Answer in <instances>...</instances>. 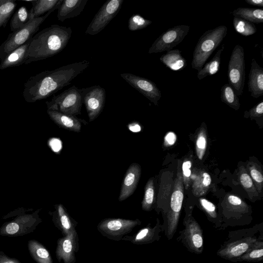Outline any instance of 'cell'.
<instances>
[{
    "mask_svg": "<svg viewBox=\"0 0 263 263\" xmlns=\"http://www.w3.org/2000/svg\"><path fill=\"white\" fill-rule=\"evenodd\" d=\"M87 60L74 62L30 77L24 84L23 96L28 103L45 99L71 83L89 65Z\"/></svg>",
    "mask_w": 263,
    "mask_h": 263,
    "instance_id": "6da1fadb",
    "label": "cell"
},
{
    "mask_svg": "<svg viewBox=\"0 0 263 263\" xmlns=\"http://www.w3.org/2000/svg\"><path fill=\"white\" fill-rule=\"evenodd\" d=\"M70 27L52 25L36 33L31 39L25 64L52 57L62 51L71 36Z\"/></svg>",
    "mask_w": 263,
    "mask_h": 263,
    "instance_id": "7a4b0ae2",
    "label": "cell"
},
{
    "mask_svg": "<svg viewBox=\"0 0 263 263\" xmlns=\"http://www.w3.org/2000/svg\"><path fill=\"white\" fill-rule=\"evenodd\" d=\"M261 236H263L262 223L251 228L230 231L216 254L224 259L236 262Z\"/></svg>",
    "mask_w": 263,
    "mask_h": 263,
    "instance_id": "3957f363",
    "label": "cell"
},
{
    "mask_svg": "<svg viewBox=\"0 0 263 263\" xmlns=\"http://www.w3.org/2000/svg\"><path fill=\"white\" fill-rule=\"evenodd\" d=\"M228 28L220 25L205 31L199 39L195 47L191 66L198 71L226 36Z\"/></svg>",
    "mask_w": 263,
    "mask_h": 263,
    "instance_id": "277c9868",
    "label": "cell"
},
{
    "mask_svg": "<svg viewBox=\"0 0 263 263\" xmlns=\"http://www.w3.org/2000/svg\"><path fill=\"white\" fill-rule=\"evenodd\" d=\"M251 209L239 197L230 194L221 203V230L228 227L248 224L251 222Z\"/></svg>",
    "mask_w": 263,
    "mask_h": 263,
    "instance_id": "5b68a950",
    "label": "cell"
},
{
    "mask_svg": "<svg viewBox=\"0 0 263 263\" xmlns=\"http://www.w3.org/2000/svg\"><path fill=\"white\" fill-rule=\"evenodd\" d=\"M52 9L45 15L31 19L24 27L10 33L7 39L0 46V60L1 61L11 51L29 41L37 32L40 25L61 4Z\"/></svg>",
    "mask_w": 263,
    "mask_h": 263,
    "instance_id": "8992f818",
    "label": "cell"
},
{
    "mask_svg": "<svg viewBox=\"0 0 263 263\" xmlns=\"http://www.w3.org/2000/svg\"><path fill=\"white\" fill-rule=\"evenodd\" d=\"M184 198V184L182 173L178 172L174 181L170 206L166 218L162 224L164 234L168 240L173 238L176 233Z\"/></svg>",
    "mask_w": 263,
    "mask_h": 263,
    "instance_id": "52a82bcc",
    "label": "cell"
},
{
    "mask_svg": "<svg viewBox=\"0 0 263 263\" xmlns=\"http://www.w3.org/2000/svg\"><path fill=\"white\" fill-rule=\"evenodd\" d=\"M47 110H55L76 116L81 114L83 104L81 89L73 85L46 101Z\"/></svg>",
    "mask_w": 263,
    "mask_h": 263,
    "instance_id": "ba28073f",
    "label": "cell"
},
{
    "mask_svg": "<svg viewBox=\"0 0 263 263\" xmlns=\"http://www.w3.org/2000/svg\"><path fill=\"white\" fill-rule=\"evenodd\" d=\"M184 228L179 232L177 238L187 250L193 253L200 254L203 251V231L198 222L187 213L183 221Z\"/></svg>",
    "mask_w": 263,
    "mask_h": 263,
    "instance_id": "9c48e42d",
    "label": "cell"
},
{
    "mask_svg": "<svg viewBox=\"0 0 263 263\" xmlns=\"http://www.w3.org/2000/svg\"><path fill=\"white\" fill-rule=\"evenodd\" d=\"M228 84L237 96L243 92L245 81V61L244 49L238 44L233 48L228 66Z\"/></svg>",
    "mask_w": 263,
    "mask_h": 263,
    "instance_id": "30bf717a",
    "label": "cell"
},
{
    "mask_svg": "<svg viewBox=\"0 0 263 263\" xmlns=\"http://www.w3.org/2000/svg\"><path fill=\"white\" fill-rule=\"evenodd\" d=\"M141 224L139 219L107 218L102 220L97 225L98 231L108 239L120 241L130 233L134 228Z\"/></svg>",
    "mask_w": 263,
    "mask_h": 263,
    "instance_id": "8fae6325",
    "label": "cell"
},
{
    "mask_svg": "<svg viewBox=\"0 0 263 263\" xmlns=\"http://www.w3.org/2000/svg\"><path fill=\"white\" fill-rule=\"evenodd\" d=\"M42 221L38 211L30 214H21L1 226L0 235L16 237L28 234L34 231Z\"/></svg>",
    "mask_w": 263,
    "mask_h": 263,
    "instance_id": "7c38bea8",
    "label": "cell"
},
{
    "mask_svg": "<svg viewBox=\"0 0 263 263\" xmlns=\"http://www.w3.org/2000/svg\"><path fill=\"white\" fill-rule=\"evenodd\" d=\"M190 29L188 25H179L167 29L154 42L149 48L148 53H157L172 50L183 40Z\"/></svg>",
    "mask_w": 263,
    "mask_h": 263,
    "instance_id": "4fadbf2b",
    "label": "cell"
},
{
    "mask_svg": "<svg viewBox=\"0 0 263 263\" xmlns=\"http://www.w3.org/2000/svg\"><path fill=\"white\" fill-rule=\"evenodd\" d=\"M123 0H108L103 4L85 31L86 34L96 35L101 31L120 10Z\"/></svg>",
    "mask_w": 263,
    "mask_h": 263,
    "instance_id": "5bb4252c",
    "label": "cell"
},
{
    "mask_svg": "<svg viewBox=\"0 0 263 263\" xmlns=\"http://www.w3.org/2000/svg\"><path fill=\"white\" fill-rule=\"evenodd\" d=\"M89 122L95 120L102 111L106 99V91L100 85L81 89Z\"/></svg>",
    "mask_w": 263,
    "mask_h": 263,
    "instance_id": "9a60e30c",
    "label": "cell"
},
{
    "mask_svg": "<svg viewBox=\"0 0 263 263\" xmlns=\"http://www.w3.org/2000/svg\"><path fill=\"white\" fill-rule=\"evenodd\" d=\"M121 77L155 105L161 98V92L154 82L143 77L130 73H123Z\"/></svg>",
    "mask_w": 263,
    "mask_h": 263,
    "instance_id": "2e32d148",
    "label": "cell"
},
{
    "mask_svg": "<svg viewBox=\"0 0 263 263\" xmlns=\"http://www.w3.org/2000/svg\"><path fill=\"white\" fill-rule=\"evenodd\" d=\"M79 249V237L75 230L68 235L58 239L55 250L58 261L60 262L62 260L64 263H75L76 253Z\"/></svg>",
    "mask_w": 263,
    "mask_h": 263,
    "instance_id": "e0dca14e",
    "label": "cell"
},
{
    "mask_svg": "<svg viewBox=\"0 0 263 263\" xmlns=\"http://www.w3.org/2000/svg\"><path fill=\"white\" fill-rule=\"evenodd\" d=\"M164 232L163 224L157 218L156 223L153 227L148 223L133 235H125L122 240L128 241L135 245H145L158 241L161 238V233Z\"/></svg>",
    "mask_w": 263,
    "mask_h": 263,
    "instance_id": "ac0fdd59",
    "label": "cell"
},
{
    "mask_svg": "<svg viewBox=\"0 0 263 263\" xmlns=\"http://www.w3.org/2000/svg\"><path fill=\"white\" fill-rule=\"evenodd\" d=\"M141 175V166L133 163L128 167L125 174L121 185L119 201H122L130 196L135 192Z\"/></svg>",
    "mask_w": 263,
    "mask_h": 263,
    "instance_id": "d6986e66",
    "label": "cell"
},
{
    "mask_svg": "<svg viewBox=\"0 0 263 263\" xmlns=\"http://www.w3.org/2000/svg\"><path fill=\"white\" fill-rule=\"evenodd\" d=\"M54 207L55 210L50 212L52 222L63 236H66L76 230L78 222L70 216L62 204H56Z\"/></svg>",
    "mask_w": 263,
    "mask_h": 263,
    "instance_id": "ffe728a7",
    "label": "cell"
},
{
    "mask_svg": "<svg viewBox=\"0 0 263 263\" xmlns=\"http://www.w3.org/2000/svg\"><path fill=\"white\" fill-rule=\"evenodd\" d=\"M248 91L255 99L263 95V68L252 59L249 73Z\"/></svg>",
    "mask_w": 263,
    "mask_h": 263,
    "instance_id": "44dd1931",
    "label": "cell"
},
{
    "mask_svg": "<svg viewBox=\"0 0 263 263\" xmlns=\"http://www.w3.org/2000/svg\"><path fill=\"white\" fill-rule=\"evenodd\" d=\"M47 113L50 119L59 126L70 131L80 132L82 123H86L85 120L80 119L76 116L57 111L47 110Z\"/></svg>",
    "mask_w": 263,
    "mask_h": 263,
    "instance_id": "7402d4cb",
    "label": "cell"
},
{
    "mask_svg": "<svg viewBox=\"0 0 263 263\" xmlns=\"http://www.w3.org/2000/svg\"><path fill=\"white\" fill-rule=\"evenodd\" d=\"M88 0H63L58 9L57 17L64 22L66 19L79 15L83 11Z\"/></svg>",
    "mask_w": 263,
    "mask_h": 263,
    "instance_id": "603a6c76",
    "label": "cell"
},
{
    "mask_svg": "<svg viewBox=\"0 0 263 263\" xmlns=\"http://www.w3.org/2000/svg\"><path fill=\"white\" fill-rule=\"evenodd\" d=\"M31 39L24 44L10 52L1 61L0 69L3 70L7 68L18 66L25 64L27 60V54Z\"/></svg>",
    "mask_w": 263,
    "mask_h": 263,
    "instance_id": "cb8c5ba5",
    "label": "cell"
},
{
    "mask_svg": "<svg viewBox=\"0 0 263 263\" xmlns=\"http://www.w3.org/2000/svg\"><path fill=\"white\" fill-rule=\"evenodd\" d=\"M192 179V193L196 197H200L206 193L211 183L210 175L204 171H195L191 176Z\"/></svg>",
    "mask_w": 263,
    "mask_h": 263,
    "instance_id": "d4e9b609",
    "label": "cell"
},
{
    "mask_svg": "<svg viewBox=\"0 0 263 263\" xmlns=\"http://www.w3.org/2000/svg\"><path fill=\"white\" fill-rule=\"evenodd\" d=\"M160 61L173 71H180L184 69L187 65L186 60L182 57L179 49H172L166 51L160 58Z\"/></svg>",
    "mask_w": 263,
    "mask_h": 263,
    "instance_id": "484cf974",
    "label": "cell"
},
{
    "mask_svg": "<svg viewBox=\"0 0 263 263\" xmlns=\"http://www.w3.org/2000/svg\"><path fill=\"white\" fill-rule=\"evenodd\" d=\"M27 246L30 256L36 263H53L50 253L39 241L30 240Z\"/></svg>",
    "mask_w": 263,
    "mask_h": 263,
    "instance_id": "4316f807",
    "label": "cell"
},
{
    "mask_svg": "<svg viewBox=\"0 0 263 263\" xmlns=\"http://www.w3.org/2000/svg\"><path fill=\"white\" fill-rule=\"evenodd\" d=\"M224 48V44L218 50L214 57L209 62L205 63L203 67L197 72V78L202 80L204 78L217 73L219 70L221 63V57Z\"/></svg>",
    "mask_w": 263,
    "mask_h": 263,
    "instance_id": "83f0119b",
    "label": "cell"
},
{
    "mask_svg": "<svg viewBox=\"0 0 263 263\" xmlns=\"http://www.w3.org/2000/svg\"><path fill=\"white\" fill-rule=\"evenodd\" d=\"M63 0H36L29 1L32 3V7L29 11L30 20L42 16L46 12L47 13L56 7Z\"/></svg>",
    "mask_w": 263,
    "mask_h": 263,
    "instance_id": "f1b7e54d",
    "label": "cell"
},
{
    "mask_svg": "<svg viewBox=\"0 0 263 263\" xmlns=\"http://www.w3.org/2000/svg\"><path fill=\"white\" fill-rule=\"evenodd\" d=\"M234 17L245 20L253 24L263 23V10L251 8L239 7L231 12Z\"/></svg>",
    "mask_w": 263,
    "mask_h": 263,
    "instance_id": "f546056e",
    "label": "cell"
},
{
    "mask_svg": "<svg viewBox=\"0 0 263 263\" xmlns=\"http://www.w3.org/2000/svg\"><path fill=\"white\" fill-rule=\"evenodd\" d=\"M262 260L263 236H261L245 254L237 259L236 262H259Z\"/></svg>",
    "mask_w": 263,
    "mask_h": 263,
    "instance_id": "4dcf8cb0",
    "label": "cell"
},
{
    "mask_svg": "<svg viewBox=\"0 0 263 263\" xmlns=\"http://www.w3.org/2000/svg\"><path fill=\"white\" fill-rule=\"evenodd\" d=\"M199 202L201 208L206 214L209 220L217 229L221 230L222 219L217 212L215 205L205 198H200Z\"/></svg>",
    "mask_w": 263,
    "mask_h": 263,
    "instance_id": "1f68e13d",
    "label": "cell"
},
{
    "mask_svg": "<svg viewBox=\"0 0 263 263\" xmlns=\"http://www.w3.org/2000/svg\"><path fill=\"white\" fill-rule=\"evenodd\" d=\"M238 180L240 184L248 193L251 199H253L258 195L252 179L243 166L239 167Z\"/></svg>",
    "mask_w": 263,
    "mask_h": 263,
    "instance_id": "d6a6232c",
    "label": "cell"
},
{
    "mask_svg": "<svg viewBox=\"0 0 263 263\" xmlns=\"http://www.w3.org/2000/svg\"><path fill=\"white\" fill-rule=\"evenodd\" d=\"M221 100L236 110L239 109L240 103L238 96L233 88L228 84H225L221 88Z\"/></svg>",
    "mask_w": 263,
    "mask_h": 263,
    "instance_id": "836d02e7",
    "label": "cell"
},
{
    "mask_svg": "<svg viewBox=\"0 0 263 263\" xmlns=\"http://www.w3.org/2000/svg\"><path fill=\"white\" fill-rule=\"evenodd\" d=\"M30 20L29 11L25 6L20 7L14 13L11 20L10 26L13 32L24 27Z\"/></svg>",
    "mask_w": 263,
    "mask_h": 263,
    "instance_id": "e575fe53",
    "label": "cell"
},
{
    "mask_svg": "<svg viewBox=\"0 0 263 263\" xmlns=\"http://www.w3.org/2000/svg\"><path fill=\"white\" fill-rule=\"evenodd\" d=\"M16 6L14 0H0V29L6 27Z\"/></svg>",
    "mask_w": 263,
    "mask_h": 263,
    "instance_id": "d590c367",
    "label": "cell"
},
{
    "mask_svg": "<svg viewBox=\"0 0 263 263\" xmlns=\"http://www.w3.org/2000/svg\"><path fill=\"white\" fill-rule=\"evenodd\" d=\"M233 25L235 31L242 36H250L257 31L254 24L239 17H234Z\"/></svg>",
    "mask_w": 263,
    "mask_h": 263,
    "instance_id": "8d00e7d4",
    "label": "cell"
},
{
    "mask_svg": "<svg viewBox=\"0 0 263 263\" xmlns=\"http://www.w3.org/2000/svg\"><path fill=\"white\" fill-rule=\"evenodd\" d=\"M155 201V186L154 178H151L144 187V194L142 201V209L145 211H150L153 209Z\"/></svg>",
    "mask_w": 263,
    "mask_h": 263,
    "instance_id": "74e56055",
    "label": "cell"
},
{
    "mask_svg": "<svg viewBox=\"0 0 263 263\" xmlns=\"http://www.w3.org/2000/svg\"><path fill=\"white\" fill-rule=\"evenodd\" d=\"M247 166L249 174L253 181L257 191L258 193L261 192L263 186V175L259 166L253 162L248 163Z\"/></svg>",
    "mask_w": 263,
    "mask_h": 263,
    "instance_id": "f35d334b",
    "label": "cell"
},
{
    "mask_svg": "<svg viewBox=\"0 0 263 263\" xmlns=\"http://www.w3.org/2000/svg\"><path fill=\"white\" fill-rule=\"evenodd\" d=\"M152 23V21L144 18L139 14H135L129 18L128 28L129 30L134 31L144 29Z\"/></svg>",
    "mask_w": 263,
    "mask_h": 263,
    "instance_id": "ab89813d",
    "label": "cell"
},
{
    "mask_svg": "<svg viewBox=\"0 0 263 263\" xmlns=\"http://www.w3.org/2000/svg\"><path fill=\"white\" fill-rule=\"evenodd\" d=\"M207 145V136L206 130L203 127H201L198 132L196 141V151L198 158L202 160L206 149Z\"/></svg>",
    "mask_w": 263,
    "mask_h": 263,
    "instance_id": "60d3db41",
    "label": "cell"
},
{
    "mask_svg": "<svg viewBox=\"0 0 263 263\" xmlns=\"http://www.w3.org/2000/svg\"><path fill=\"white\" fill-rule=\"evenodd\" d=\"M192 162L189 160L184 161L182 166V175L183 177V184L185 188L188 189L191 181Z\"/></svg>",
    "mask_w": 263,
    "mask_h": 263,
    "instance_id": "b9f144b4",
    "label": "cell"
},
{
    "mask_svg": "<svg viewBox=\"0 0 263 263\" xmlns=\"http://www.w3.org/2000/svg\"><path fill=\"white\" fill-rule=\"evenodd\" d=\"M263 114V101L261 100L259 103L251 108L248 111H245V116L249 117L251 118H259L262 116Z\"/></svg>",
    "mask_w": 263,
    "mask_h": 263,
    "instance_id": "7bdbcfd3",
    "label": "cell"
},
{
    "mask_svg": "<svg viewBox=\"0 0 263 263\" xmlns=\"http://www.w3.org/2000/svg\"><path fill=\"white\" fill-rule=\"evenodd\" d=\"M177 140V136L172 132L167 133L164 138V145L166 147L170 146L174 144Z\"/></svg>",
    "mask_w": 263,
    "mask_h": 263,
    "instance_id": "ee69618b",
    "label": "cell"
},
{
    "mask_svg": "<svg viewBox=\"0 0 263 263\" xmlns=\"http://www.w3.org/2000/svg\"><path fill=\"white\" fill-rule=\"evenodd\" d=\"M0 263H23L17 258L11 257L3 251H0Z\"/></svg>",
    "mask_w": 263,
    "mask_h": 263,
    "instance_id": "f6af8a7d",
    "label": "cell"
},
{
    "mask_svg": "<svg viewBox=\"0 0 263 263\" xmlns=\"http://www.w3.org/2000/svg\"><path fill=\"white\" fill-rule=\"evenodd\" d=\"M245 2L250 5L261 7H263L262 0H245Z\"/></svg>",
    "mask_w": 263,
    "mask_h": 263,
    "instance_id": "bcb514c9",
    "label": "cell"
}]
</instances>
